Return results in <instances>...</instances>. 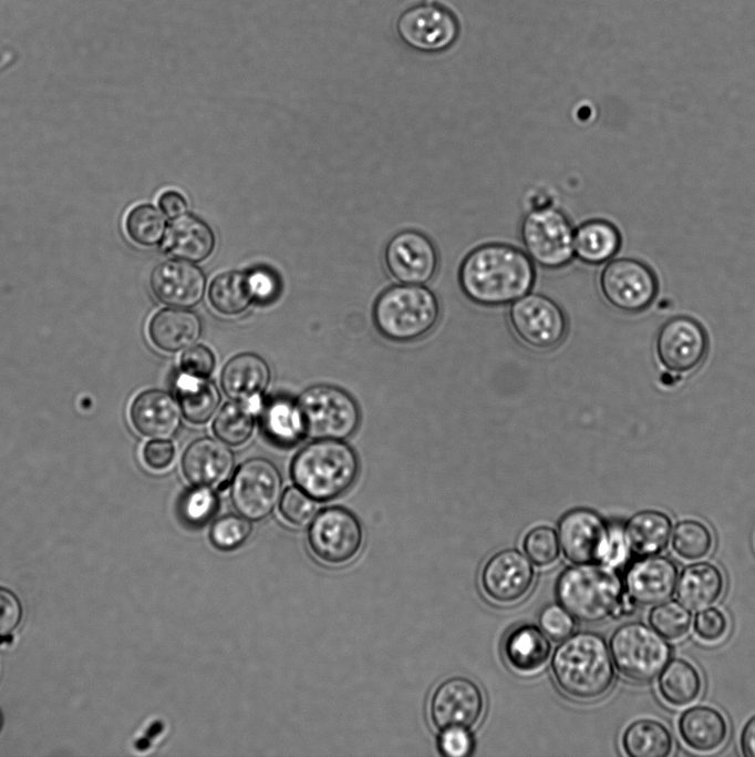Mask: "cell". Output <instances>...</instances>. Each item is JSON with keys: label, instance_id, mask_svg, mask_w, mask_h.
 Returning a JSON list of instances; mask_svg holds the SVG:
<instances>
[{"label": "cell", "instance_id": "obj_1", "mask_svg": "<svg viewBox=\"0 0 755 757\" xmlns=\"http://www.w3.org/2000/svg\"><path fill=\"white\" fill-rule=\"evenodd\" d=\"M536 280V265L524 249L490 242L476 246L463 258L458 284L473 303L496 307L528 294Z\"/></svg>", "mask_w": 755, "mask_h": 757}, {"label": "cell", "instance_id": "obj_2", "mask_svg": "<svg viewBox=\"0 0 755 757\" xmlns=\"http://www.w3.org/2000/svg\"><path fill=\"white\" fill-rule=\"evenodd\" d=\"M623 589L613 567L602 563L575 564L559 575L556 596L573 618L598 623L632 613L635 604Z\"/></svg>", "mask_w": 755, "mask_h": 757}, {"label": "cell", "instance_id": "obj_3", "mask_svg": "<svg viewBox=\"0 0 755 757\" xmlns=\"http://www.w3.org/2000/svg\"><path fill=\"white\" fill-rule=\"evenodd\" d=\"M551 672L563 694L583 702L603 697L614 681L607 642L593 632H578L561 641L551 658Z\"/></svg>", "mask_w": 755, "mask_h": 757}, {"label": "cell", "instance_id": "obj_4", "mask_svg": "<svg viewBox=\"0 0 755 757\" xmlns=\"http://www.w3.org/2000/svg\"><path fill=\"white\" fill-rule=\"evenodd\" d=\"M294 484L316 501L342 495L356 480L359 461L342 440L319 439L303 447L291 463Z\"/></svg>", "mask_w": 755, "mask_h": 757}, {"label": "cell", "instance_id": "obj_5", "mask_svg": "<svg viewBox=\"0 0 755 757\" xmlns=\"http://www.w3.org/2000/svg\"><path fill=\"white\" fill-rule=\"evenodd\" d=\"M372 317L376 329L386 339L411 342L435 327L439 318V303L424 285L399 283L377 296Z\"/></svg>", "mask_w": 755, "mask_h": 757}, {"label": "cell", "instance_id": "obj_6", "mask_svg": "<svg viewBox=\"0 0 755 757\" xmlns=\"http://www.w3.org/2000/svg\"><path fill=\"white\" fill-rule=\"evenodd\" d=\"M575 227L569 217L555 206L528 211L519 224L524 252L545 269H559L573 259Z\"/></svg>", "mask_w": 755, "mask_h": 757}, {"label": "cell", "instance_id": "obj_7", "mask_svg": "<svg viewBox=\"0 0 755 757\" xmlns=\"http://www.w3.org/2000/svg\"><path fill=\"white\" fill-rule=\"evenodd\" d=\"M610 654L616 667L628 679L649 683L656 678L671 657L670 644L652 626L629 622L614 630Z\"/></svg>", "mask_w": 755, "mask_h": 757}, {"label": "cell", "instance_id": "obj_8", "mask_svg": "<svg viewBox=\"0 0 755 757\" xmlns=\"http://www.w3.org/2000/svg\"><path fill=\"white\" fill-rule=\"evenodd\" d=\"M306 436L313 439L343 440L355 432L360 410L343 389L331 385H313L296 400Z\"/></svg>", "mask_w": 755, "mask_h": 757}, {"label": "cell", "instance_id": "obj_9", "mask_svg": "<svg viewBox=\"0 0 755 757\" xmlns=\"http://www.w3.org/2000/svg\"><path fill=\"white\" fill-rule=\"evenodd\" d=\"M229 485L236 511L248 520L259 521L267 518L278 504L283 480L272 461L255 457L238 467Z\"/></svg>", "mask_w": 755, "mask_h": 757}, {"label": "cell", "instance_id": "obj_10", "mask_svg": "<svg viewBox=\"0 0 755 757\" xmlns=\"http://www.w3.org/2000/svg\"><path fill=\"white\" fill-rule=\"evenodd\" d=\"M400 39L421 53H439L449 49L459 37V22L447 7L423 1L405 9L396 22Z\"/></svg>", "mask_w": 755, "mask_h": 757}, {"label": "cell", "instance_id": "obj_11", "mask_svg": "<svg viewBox=\"0 0 755 757\" xmlns=\"http://www.w3.org/2000/svg\"><path fill=\"white\" fill-rule=\"evenodd\" d=\"M509 323L516 336L535 349H551L567 333L563 311L549 297L528 293L511 303Z\"/></svg>", "mask_w": 755, "mask_h": 757}, {"label": "cell", "instance_id": "obj_12", "mask_svg": "<svg viewBox=\"0 0 755 757\" xmlns=\"http://www.w3.org/2000/svg\"><path fill=\"white\" fill-rule=\"evenodd\" d=\"M604 299L616 309L637 314L645 310L658 294V280L644 263L621 258L610 262L600 276Z\"/></svg>", "mask_w": 755, "mask_h": 757}, {"label": "cell", "instance_id": "obj_13", "mask_svg": "<svg viewBox=\"0 0 755 757\" xmlns=\"http://www.w3.org/2000/svg\"><path fill=\"white\" fill-rule=\"evenodd\" d=\"M308 541L313 554L323 563L345 564L361 549L362 526L349 510L331 507L320 511L313 518Z\"/></svg>", "mask_w": 755, "mask_h": 757}, {"label": "cell", "instance_id": "obj_14", "mask_svg": "<svg viewBox=\"0 0 755 757\" xmlns=\"http://www.w3.org/2000/svg\"><path fill=\"white\" fill-rule=\"evenodd\" d=\"M383 259L391 277L400 284L425 285L439 266L434 242L413 228L402 229L389 239Z\"/></svg>", "mask_w": 755, "mask_h": 757}, {"label": "cell", "instance_id": "obj_15", "mask_svg": "<svg viewBox=\"0 0 755 757\" xmlns=\"http://www.w3.org/2000/svg\"><path fill=\"white\" fill-rule=\"evenodd\" d=\"M707 350L709 337L705 328L690 316L671 317L658 330L656 357L670 371H692L704 360Z\"/></svg>", "mask_w": 755, "mask_h": 757}, {"label": "cell", "instance_id": "obj_16", "mask_svg": "<svg viewBox=\"0 0 755 757\" xmlns=\"http://www.w3.org/2000/svg\"><path fill=\"white\" fill-rule=\"evenodd\" d=\"M485 699L479 686L463 676L443 681L430 700V717L435 727L443 730L459 727L470 729L484 714Z\"/></svg>", "mask_w": 755, "mask_h": 757}, {"label": "cell", "instance_id": "obj_17", "mask_svg": "<svg viewBox=\"0 0 755 757\" xmlns=\"http://www.w3.org/2000/svg\"><path fill=\"white\" fill-rule=\"evenodd\" d=\"M610 539V526L597 512L579 508L567 512L558 523L560 548L575 564L602 563Z\"/></svg>", "mask_w": 755, "mask_h": 757}, {"label": "cell", "instance_id": "obj_18", "mask_svg": "<svg viewBox=\"0 0 755 757\" xmlns=\"http://www.w3.org/2000/svg\"><path fill=\"white\" fill-rule=\"evenodd\" d=\"M535 579L527 556L516 549H504L492 555L480 572L484 593L500 604L521 600L530 591Z\"/></svg>", "mask_w": 755, "mask_h": 757}, {"label": "cell", "instance_id": "obj_19", "mask_svg": "<svg viewBox=\"0 0 755 757\" xmlns=\"http://www.w3.org/2000/svg\"><path fill=\"white\" fill-rule=\"evenodd\" d=\"M149 287L163 304L180 308L194 307L204 297L206 276L188 260L167 259L152 269Z\"/></svg>", "mask_w": 755, "mask_h": 757}, {"label": "cell", "instance_id": "obj_20", "mask_svg": "<svg viewBox=\"0 0 755 757\" xmlns=\"http://www.w3.org/2000/svg\"><path fill=\"white\" fill-rule=\"evenodd\" d=\"M678 576V566L670 557L659 554L643 556L625 572L627 595L634 604H660L675 592Z\"/></svg>", "mask_w": 755, "mask_h": 757}, {"label": "cell", "instance_id": "obj_21", "mask_svg": "<svg viewBox=\"0 0 755 757\" xmlns=\"http://www.w3.org/2000/svg\"><path fill=\"white\" fill-rule=\"evenodd\" d=\"M180 464L194 487L223 488L234 473L235 456L221 440L203 437L185 449Z\"/></svg>", "mask_w": 755, "mask_h": 757}, {"label": "cell", "instance_id": "obj_22", "mask_svg": "<svg viewBox=\"0 0 755 757\" xmlns=\"http://www.w3.org/2000/svg\"><path fill=\"white\" fill-rule=\"evenodd\" d=\"M131 420L141 434L153 439H168L180 428L182 410L177 399L170 393L149 389L133 400Z\"/></svg>", "mask_w": 755, "mask_h": 757}, {"label": "cell", "instance_id": "obj_23", "mask_svg": "<svg viewBox=\"0 0 755 757\" xmlns=\"http://www.w3.org/2000/svg\"><path fill=\"white\" fill-rule=\"evenodd\" d=\"M271 378L268 362L254 352H241L230 358L220 374L225 395L235 401L261 398Z\"/></svg>", "mask_w": 755, "mask_h": 757}, {"label": "cell", "instance_id": "obj_24", "mask_svg": "<svg viewBox=\"0 0 755 757\" xmlns=\"http://www.w3.org/2000/svg\"><path fill=\"white\" fill-rule=\"evenodd\" d=\"M215 245L211 227L198 216L184 214L169 224L162 247L176 258L198 263L211 255Z\"/></svg>", "mask_w": 755, "mask_h": 757}, {"label": "cell", "instance_id": "obj_25", "mask_svg": "<svg viewBox=\"0 0 755 757\" xmlns=\"http://www.w3.org/2000/svg\"><path fill=\"white\" fill-rule=\"evenodd\" d=\"M200 317L186 308H164L148 325L152 342L166 352H178L193 346L201 336Z\"/></svg>", "mask_w": 755, "mask_h": 757}, {"label": "cell", "instance_id": "obj_26", "mask_svg": "<svg viewBox=\"0 0 755 757\" xmlns=\"http://www.w3.org/2000/svg\"><path fill=\"white\" fill-rule=\"evenodd\" d=\"M501 649L509 667L521 674H531L548 662L551 643L540 627L526 623L514 626L506 634Z\"/></svg>", "mask_w": 755, "mask_h": 757}, {"label": "cell", "instance_id": "obj_27", "mask_svg": "<svg viewBox=\"0 0 755 757\" xmlns=\"http://www.w3.org/2000/svg\"><path fill=\"white\" fill-rule=\"evenodd\" d=\"M724 590L722 571L713 563L687 565L676 583V599L690 611H701L716 603Z\"/></svg>", "mask_w": 755, "mask_h": 757}, {"label": "cell", "instance_id": "obj_28", "mask_svg": "<svg viewBox=\"0 0 755 757\" xmlns=\"http://www.w3.org/2000/svg\"><path fill=\"white\" fill-rule=\"evenodd\" d=\"M678 727L683 741L701 753L720 748L728 735V725L722 713L705 705L684 710Z\"/></svg>", "mask_w": 755, "mask_h": 757}, {"label": "cell", "instance_id": "obj_29", "mask_svg": "<svg viewBox=\"0 0 755 757\" xmlns=\"http://www.w3.org/2000/svg\"><path fill=\"white\" fill-rule=\"evenodd\" d=\"M258 417L263 434L277 446L291 447L306 436L298 406L288 398L262 399Z\"/></svg>", "mask_w": 755, "mask_h": 757}, {"label": "cell", "instance_id": "obj_30", "mask_svg": "<svg viewBox=\"0 0 755 757\" xmlns=\"http://www.w3.org/2000/svg\"><path fill=\"white\" fill-rule=\"evenodd\" d=\"M672 521L658 510H642L625 523L623 533L631 551L640 556L655 555L668 546Z\"/></svg>", "mask_w": 755, "mask_h": 757}, {"label": "cell", "instance_id": "obj_31", "mask_svg": "<svg viewBox=\"0 0 755 757\" xmlns=\"http://www.w3.org/2000/svg\"><path fill=\"white\" fill-rule=\"evenodd\" d=\"M175 393L182 415L193 424L208 422L219 407L221 396L217 386L207 378L182 371L175 380Z\"/></svg>", "mask_w": 755, "mask_h": 757}, {"label": "cell", "instance_id": "obj_32", "mask_svg": "<svg viewBox=\"0 0 755 757\" xmlns=\"http://www.w3.org/2000/svg\"><path fill=\"white\" fill-rule=\"evenodd\" d=\"M620 243L614 225L604 219H590L575 228L573 255L585 264L600 265L613 257Z\"/></svg>", "mask_w": 755, "mask_h": 757}, {"label": "cell", "instance_id": "obj_33", "mask_svg": "<svg viewBox=\"0 0 755 757\" xmlns=\"http://www.w3.org/2000/svg\"><path fill=\"white\" fill-rule=\"evenodd\" d=\"M261 403L262 398L250 401L232 400L225 403L213 421L214 434L231 447L246 443L254 432L255 417L258 415Z\"/></svg>", "mask_w": 755, "mask_h": 757}, {"label": "cell", "instance_id": "obj_34", "mask_svg": "<svg viewBox=\"0 0 755 757\" xmlns=\"http://www.w3.org/2000/svg\"><path fill=\"white\" fill-rule=\"evenodd\" d=\"M621 744L630 757H666L672 751L673 737L661 722L642 718L625 728Z\"/></svg>", "mask_w": 755, "mask_h": 757}, {"label": "cell", "instance_id": "obj_35", "mask_svg": "<svg viewBox=\"0 0 755 757\" xmlns=\"http://www.w3.org/2000/svg\"><path fill=\"white\" fill-rule=\"evenodd\" d=\"M658 688L668 704L681 707L699 697L702 690V678L690 662L674 658L660 673Z\"/></svg>", "mask_w": 755, "mask_h": 757}, {"label": "cell", "instance_id": "obj_36", "mask_svg": "<svg viewBox=\"0 0 755 757\" xmlns=\"http://www.w3.org/2000/svg\"><path fill=\"white\" fill-rule=\"evenodd\" d=\"M211 307L224 316L242 314L254 301L248 274L225 272L217 275L208 289Z\"/></svg>", "mask_w": 755, "mask_h": 757}, {"label": "cell", "instance_id": "obj_37", "mask_svg": "<svg viewBox=\"0 0 755 757\" xmlns=\"http://www.w3.org/2000/svg\"><path fill=\"white\" fill-rule=\"evenodd\" d=\"M124 226L130 239L145 247L162 242L166 232L164 216L151 204H139L131 208L125 217Z\"/></svg>", "mask_w": 755, "mask_h": 757}, {"label": "cell", "instance_id": "obj_38", "mask_svg": "<svg viewBox=\"0 0 755 757\" xmlns=\"http://www.w3.org/2000/svg\"><path fill=\"white\" fill-rule=\"evenodd\" d=\"M713 546V535L702 522L693 519L680 521L672 535V548L682 559L689 561L706 556Z\"/></svg>", "mask_w": 755, "mask_h": 757}, {"label": "cell", "instance_id": "obj_39", "mask_svg": "<svg viewBox=\"0 0 755 757\" xmlns=\"http://www.w3.org/2000/svg\"><path fill=\"white\" fill-rule=\"evenodd\" d=\"M649 623L664 638L675 641L686 635L692 616L680 602L665 601L651 608Z\"/></svg>", "mask_w": 755, "mask_h": 757}, {"label": "cell", "instance_id": "obj_40", "mask_svg": "<svg viewBox=\"0 0 755 757\" xmlns=\"http://www.w3.org/2000/svg\"><path fill=\"white\" fill-rule=\"evenodd\" d=\"M218 497L214 488L194 487L186 491L178 504L180 519L189 526L207 523L218 509Z\"/></svg>", "mask_w": 755, "mask_h": 757}, {"label": "cell", "instance_id": "obj_41", "mask_svg": "<svg viewBox=\"0 0 755 757\" xmlns=\"http://www.w3.org/2000/svg\"><path fill=\"white\" fill-rule=\"evenodd\" d=\"M251 531V524L245 516L226 514L213 523L209 530V539L215 548L232 551L249 539Z\"/></svg>", "mask_w": 755, "mask_h": 757}, {"label": "cell", "instance_id": "obj_42", "mask_svg": "<svg viewBox=\"0 0 755 757\" xmlns=\"http://www.w3.org/2000/svg\"><path fill=\"white\" fill-rule=\"evenodd\" d=\"M523 546L526 555L538 566L552 564L560 554L558 534L548 525H537L529 530Z\"/></svg>", "mask_w": 755, "mask_h": 757}, {"label": "cell", "instance_id": "obj_43", "mask_svg": "<svg viewBox=\"0 0 755 757\" xmlns=\"http://www.w3.org/2000/svg\"><path fill=\"white\" fill-rule=\"evenodd\" d=\"M279 512L290 524L303 526L313 520L317 503L298 487H289L280 498Z\"/></svg>", "mask_w": 755, "mask_h": 757}, {"label": "cell", "instance_id": "obj_44", "mask_svg": "<svg viewBox=\"0 0 755 757\" xmlns=\"http://www.w3.org/2000/svg\"><path fill=\"white\" fill-rule=\"evenodd\" d=\"M539 627L551 640L561 642L570 636L576 627L573 616L560 604L544 607L538 617Z\"/></svg>", "mask_w": 755, "mask_h": 757}, {"label": "cell", "instance_id": "obj_45", "mask_svg": "<svg viewBox=\"0 0 755 757\" xmlns=\"http://www.w3.org/2000/svg\"><path fill=\"white\" fill-rule=\"evenodd\" d=\"M247 274L254 301L266 305L272 303L279 296L281 282L272 269L256 267Z\"/></svg>", "mask_w": 755, "mask_h": 757}, {"label": "cell", "instance_id": "obj_46", "mask_svg": "<svg viewBox=\"0 0 755 757\" xmlns=\"http://www.w3.org/2000/svg\"><path fill=\"white\" fill-rule=\"evenodd\" d=\"M695 634L705 642L720 641L727 632L728 622L725 614L717 607L701 610L694 617Z\"/></svg>", "mask_w": 755, "mask_h": 757}, {"label": "cell", "instance_id": "obj_47", "mask_svg": "<svg viewBox=\"0 0 755 757\" xmlns=\"http://www.w3.org/2000/svg\"><path fill=\"white\" fill-rule=\"evenodd\" d=\"M214 352L204 345H193L180 357L183 372L198 378H208L215 370Z\"/></svg>", "mask_w": 755, "mask_h": 757}, {"label": "cell", "instance_id": "obj_48", "mask_svg": "<svg viewBox=\"0 0 755 757\" xmlns=\"http://www.w3.org/2000/svg\"><path fill=\"white\" fill-rule=\"evenodd\" d=\"M23 616V608L18 595L0 585V641H7L18 628Z\"/></svg>", "mask_w": 755, "mask_h": 757}, {"label": "cell", "instance_id": "obj_49", "mask_svg": "<svg viewBox=\"0 0 755 757\" xmlns=\"http://www.w3.org/2000/svg\"><path fill=\"white\" fill-rule=\"evenodd\" d=\"M438 747L445 756L465 757L472 754L474 739L469 729L459 727L446 728L439 735Z\"/></svg>", "mask_w": 755, "mask_h": 757}, {"label": "cell", "instance_id": "obj_50", "mask_svg": "<svg viewBox=\"0 0 755 757\" xmlns=\"http://www.w3.org/2000/svg\"><path fill=\"white\" fill-rule=\"evenodd\" d=\"M175 457L174 444L166 439H155L146 443L143 449L145 463L155 470L167 468Z\"/></svg>", "mask_w": 755, "mask_h": 757}, {"label": "cell", "instance_id": "obj_51", "mask_svg": "<svg viewBox=\"0 0 755 757\" xmlns=\"http://www.w3.org/2000/svg\"><path fill=\"white\" fill-rule=\"evenodd\" d=\"M630 548L627 543L623 529L610 526V539L607 554L602 564L613 569L622 566L629 557Z\"/></svg>", "mask_w": 755, "mask_h": 757}, {"label": "cell", "instance_id": "obj_52", "mask_svg": "<svg viewBox=\"0 0 755 757\" xmlns=\"http://www.w3.org/2000/svg\"><path fill=\"white\" fill-rule=\"evenodd\" d=\"M158 206L167 217L176 218L186 213L187 201L179 192L169 190L159 195Z\"/></svg>", "mask_w": 755, "mask_h": 757}, {"label": "cell", "instance_id": "obj_53", "mask_svg": "<svg viewBox=\"0 0 755 757\" xmlns=\"http://www.w3.org/2000/svg\"><path fill=\"white\" fill-rule=\"evenodd\" d=\"M740 746L744 756L755 757V715L743 727Z\"/></svg>", "mask_w": 755, "mask_h": 757}, {"label": "cell", "instance_id": "obj_54", "mask_svg": "<svg viewBox=\"0 0 755 757\" xmlns=\"http://www.w3.org/2000/svg\"><path fill=\"white\" fill-rule=\"evenodd\" d=\"M2 725H3V716H2V714H1V712H0V730H1V728H2Z\"/></svg>", "mask_w": 755, "mask_h": 757}]
</instances>
